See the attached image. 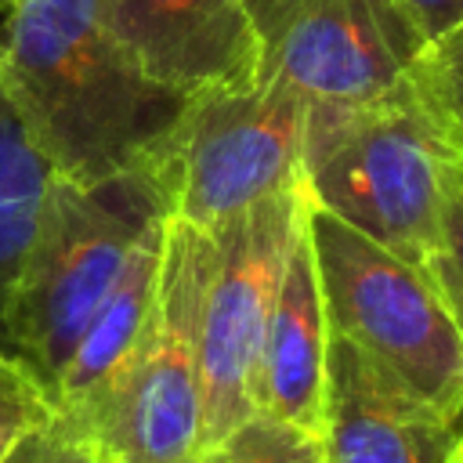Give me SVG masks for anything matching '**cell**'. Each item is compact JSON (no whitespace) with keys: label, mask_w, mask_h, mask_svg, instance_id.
Instances as JSON below:
<instances>
[{"label":"cell","mask_w":463,"mask_h":463,"mask_svg":"<svg viewBox=\"0 0 463 463\" xmlns=\"http://www.w3.org/2000/svg\"><path fill=\"white\" fill-rule=\"evenodd\" d=\"M0 29V87L58 177L145 166L184 98L152 83L109 29L105 0H14Z\"/></svg>","instance_id":"6da1fadb"},{"label":"cell","mask_w":463,"mask_h":463,"mask_svg":"<svg viewBox=\"0 0 463 463\" xmlns=\"http://www.w3.org/2000/svg\"><path fill=\"white\" fill-rule=\"evenodd\" d=\"M213 239L177 217L163 228L159 286L145 329L123 362L47 430L83 445L101 463H199L203 369L199 318Z\"/></svg>","instance_id":"7a4b0ae2"},{"label":"cell","mask_w":463,"mask_h":463,"mask_svg":"<svg viewBox=\"0 0 463 463\" xmlns=\"http://www.w3.org/2000/svg\"><path fill=\"white\" fill-rule=\"evenodd\" d=\"M159 217L166 195L148 163L98 181L51 174L4 311L11 351L47 380L51 394L90 311Z\"/></svg>","instance_id":"3957f363"},{"label":"cell","mask_w":463,"mask_h":463,"mask_svg":"<svg viewBox=\"0 0 463 463\" xmlns=\"http://www.w3.org/2000/svg\"><path fill=\"white\" fill-rule=\"evenodd\" d=\"M452 156L409 87L358 109H307L304 192L365 239L427 268Z\"/></svg>","instance_id":"277c9868"},{"label":"cell","mask_w":463,"mask_h":463,"mask_svg":"<svg viewBox=\"0 0 463 463\" xmlns=\"http://www.w3.org/2000/svg\"><path fill=\"white\" fill-rule=\"evenodd\" d=\"M307 235L329 333L416 398L463 416V344L430 271L311 206V199Z\"/></svg>","instance_id":"5b68a950"},{"label":"cell","mask_w":463,"mask_h":463,"mask_svg":"<svg viewBox=\"0 0 463 463\" xmlns=\"http://www.w3.org/2000/svg\"><path fill=\"white\" fill-rule=\"evenodd\" d=\"M304 123V98L260 69L242 83L188 94L148 159L166 195V217L217 232L260 195L300 184Z\"/></svg>","instance_id":"8992f818"},{"label":"cell","mask_w":463,"mask_h":463,"mask_svg":"<svg viewBox=\"0 0 463 463\" xmlns=\"http://www.w3.org/2000/svg\"><path fill=\"white\" fill-rule=\"evenodd\" d=\"M257 69L307 109H358L405 90L427 36L398 0H242Z\"/></svg>","instance_id":"52a82bcc"},{"label":"cell","mask_w":463,"mask_h":463,"mask_svg":"<svg viewBox=\"0 0 463 463\" xmlns=\"http://www.w3.org/2000/svg\"><path fill=\"white\" fill-rule=\"evenodd\" d=\"M300 210L304 181L260 195L210 232L213 264L199 318L203 452L253 416V365Z\"/></svg>","instance_id":"ba28073f"},{"label":"cell","mask_w":463,"mask_h":463,"mask_svg":"<svg viewBox=\"0 0 463 463\" xmlns=\"http://www.w3.org/2000/svg\"><path fill=\"white\" fill-rule=\"evenodd\" d=\"M463 416L405 391L380 365L329 333L322 380V463H449Z\"/></svg>","instance_id":"9c48e42d"},{"label":"cell","mask_w":463,"mask_h":463,"mask_svg":"<svg viewBox=\"0 0 463 463\" xmlns=\"http://www.w3.org/2000/svg\"><path fill=\"white\" fill-rule=\"evenodd\" d=\"M105 18L130 61L181 98L257 76L242 0H105Z\"/></svg>","instance_id":"30bf717a"},{"label":"cell","mask_w":463,"mask_h":463,"mask_svg":"<svg viewBox=\"0 0 463 463\" xmlns=\"http://www.w3.org/2000/svg\"><path fill=\"white\" fill-rule=\"evenodd\" d=\"M329 322L307 235V195L253 365V412L318 434Z\"/></svg>","instance_id":"8fae6325"},{"label":"cell","mask_w":463,"mask_h":463,"mask_svg":"<svg viewBox=\"0 0 463 463\" xmlns=\"http://www.w3.org/2000/svg\"><path fill=\"white\" fill-rule=\"evenodd\" d=\"M163 228L166 217L152 221L141 239L134 242L130 257L123 260L116 282L90 311L69 362L54 380V416L76 409L134 347L137 333L148 322L156 286H159V260H163Z\"/></svg>","instance_id":"7c38bea8"},{"label":"cell","mask_w":463,"mask_h":463,"mask_svg":"<svg viewBox=\"0 0 463 463\" xmlns=\"http://www.w3.org/2000/svg\"><path fill=\"white\" fill-rule=\"evenodd\" d=\"M51 174H54L51 163L33 145L14 105L7 101V94L0 87V347H7V351H11L7 326H4L7 293L18 275L22 253L33 239L40 199L47 192Z\"/></svg>","instance_id":"4fadbf2b"},{"label":"cell","mask_w":463,"mask_h":463,"mask_svg":"<svg viewBox=\"0 0 463 463\" xmlns=\"http://www.w3.org/2000/svg\"><path fill=\"white\" fill-rule=\"evenodd\" d=\"M405 87L445 152L463 163V25L423 43Z\"/></svg>","instance_id":"5bb4252c"},{"label":"cell","mask_w":463,"mask_h":463,"mask_svg":"<svg viewBox=\"0 0 463 463\" xmlns=\"http://www.w3.org/2000/svg\"><path fill=\"white\" fill-rule=\"evenodd\" d=\"M54 423V394L47 380L14 351L0 347V463L29 438Z\"/></svg>","instance_id":"9a60e30c"},{"label":"cell","mask_w":463,"mask_h":463,"mask_svg":"<svg viewBox=\"0 0 463 463\" xmlns=\"http://www.w3.org/2000/svg\"><path fill=\"white\" fill-rule=\"evenodd\" d=\"M199 463H322V441L318 434L253 412L217 445H210Z\"/></svg>","instance_id":"2e32d148"},{"label":"cell","mask_w":463,"mask_h":463,"mask_svg":"<svg viewBox=\"0 0 463 463\" xmlns=\"http://www.w3.org/2000/svg\"><path fill=\"white\" fill-rule=\"evenodd\" d=\"M427 271H430V279L445 300V311L459 333V344H463V163H452V170H449L438 242L430 250Z\"/></svg>","instance_id":"e0dca14e"},{"label":"cell","mask_w":463,"mask_h":463,"mask_svg":"<svg viewBox=\"0 0 463 463\" xmlns=\"http://www.w3.org/2000/svg\"><path fill=\"white\" fill-rule=\"evenodd\" d=\"M7 463H101V459L90 456L83 445L54 434V430H43V434L29 438Z\"/></svg>","instance_id":"ac0fdd59"},{"label":"cell","mask_w":463,"mask_h":463,"mask_svg":"<svg viewBox=\"0 0 463 463\" xmlns=\"http://www.w3.org/2000/svg\"><path fill=\"white\" fill-rule=\"evenodd\" d=\"M427 40H438L463 25V0H398Z\"/></svg>","instance_id":"d6986e66"},{"label":"cell","mask_w":463,"mask_h":463,"mask_svg":"<svg viewBox=\"0 0 463 463\" xmlns=\"http://www.w3.org/2000/svg\"><path fill=\"white\" fill-rule=\"evenodd\" d=\"M449 463H463V434H459V441H456V449H452V459Z\"/></svg>","instance_id":"ffe728a7"},{"label":"cell","mask_w":463,"mask_h":463,"mask_svg":"<svg viewBox=\"0 0 463 463\" xmlns=\"http://www.w3.org/2000/svg\"><path fill=\"white\" fill-rule=\"evenodd\" d=\"M11 4H14V0H0V11H7V7H11Z\"/></svg>","instance_id":"44dd1931"}]
</instances>
